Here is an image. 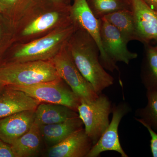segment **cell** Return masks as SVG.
Segmentation results:
<instances>
[{
    "label": "cell",
    "instance_id": "6da1fadb",
    "mask_svg": "<svg viewBox=\"0 0 157 157\" xmlns=\"http://www.w3.org/2000/svg\"><path fill=\"white\" fill-rule=\"evenodd\" d=\"M66 48L76 67L98 95L113 85L114 78L100 62L98 45L86 32L77 26L67 42Z\"/></svg>",
    "mask_w": 157,
    "mask_h": 157
},
{
    "label": "cell",
    "instance_id": "7a4b0ae2",
    "mask_svg": "<svg viewBox=\"0 0 157 157\" xmlns=\"http://www.w3.org/2000/svg\"><path fill=\"white\" fill-rule=\"evenodd\" d=\"M59 78L52 60L14 62L0 67V82L5 86H26Z\"/></svg>",
    "mask_w": 157,
    "mask_h": 157
},
{
    "label": "cell",
    "instance_id": "3957f363",
    "mask_svg": "<svg viewBox=\"0 0 157 157\" xmlns=\"http://www.w3.org/2000/svg\"><path fill=\"white\" fill-rule=\"evenodd\" d=\"M76 28L74 23L24 45L14 53L15 62L52 59L66 45Z\"/></svg>",
    "mask_w": 157,
    "mask_h": 157
},
{
    "label": "cell",
    "instance_id": "277c9868",
    "mask_svg": "<svg viewBox=\"0 0 157 157\" xmlns=\"http://www.w3.org/2000/svg\"><path fill=\"white\" fill-rule=\"evenodd\" d=\"M113 104L109 98L101 94L95 100H81L78 107L86 135L95 144L109 126Z\"/></svg>",
    "mask_w": 157,
    "mask_h": 157
},
{
    "label": "cell",
    "instance_id": "5b68a950",
    "mask_svg": "<svg viewBox=\"0 0 157 157\" xmlns=\"http://www.w3.org/2000/svg\"><path fill=\"white\" fill-rule=\"evenodd\" d=\"M60 78L53 81L40 82L26 86H6L24 92L40 103L61 104L78 112L80 98Z\"/></svg>",
    "mask_w": 157,
    "mask_h": 157
},
{
    "label": "cell",
    "instance_id": "8992f818",
    "mask_svg": "<svg viewBox=\"0 0 157 157\" xmlns=\"http://www.w3.org/2000/svg\"><path fill=\"white\" fill-rule=\"evenodd\" d=\"M59 77L81 100L92 101L98 97L93 86L76 67L66 45L52 60Z\"/></svg>",
    "mask_w": 157,
    "mask_h": 157
},
{
    "label": "cell",
    "instance_id": "52a82bcc",
    "mask_svg": "<svg viewBox=\"0 0 157 157\" xmlns=\"http://www.w3.org/2000/svg\"><path fill=\"white\" fill-rule=\"evenodd\" d=\"M99 19L103 48L113 71H119L117 62L128 65L131 60L137 58V53L128 50L127 47L128 42L115 27L104 17Z\"/></svg>",
    "mask_w": 157,
    "mask_h": 157
},
{
    "label": "cell",
    "instance_id": "ba28073f",
    "mask_svg": "<svg viewBox=\"0 0 157 157\" xmlns=\"http://www.w3.org/2000/svg\"><path fill=\"white\" fill-rule=\"evenodd\" d=\"M70 17L77 26L86 32L96 42L100 50V61L103 67L113 72L102 45L99 19L91 10L87 0H73L70 6Z\"/></svg>",
    "mask_w": 157,
    "mask_h": 157
},
{
    "label": "cell",
    "instance_id": "9c48e42d",
    "mask_svg": "<svg viewBox=\"0 0 157 157\" xmlns=\"http://www.w3.org/2000/svg\"><path fill=\"white\" fill-rule=\"evenodd\" d=\"M131 110L132 108L130 104L127 102H121L117 105L113 104L112 120L98 142L93 145L86 157H98L102 153L107 151L117 152L122 157H128L120 142L118 129L123 118Z\"/></svg>",
    "mask_w": 157,
    "mask_h": 157
},
{
    "label": "cell",
    "instance_id": "30bf717a",
    "mask_svg": "<svg viewBox=\"0 0 157 157\" xmlns=\"http://www.w3.org/2000/svg\"><path fill=\"white\" fill-rule=\"evenodd\" d=\"M138 41L147 44L157 42V12L144 0H130Z\"/></svg>",
    "mask_w": 157,
    "mask_h": 157
},
{
    "label": "cell",
    "instance_id": "8fae6325",
    "mask_svg": "<svg viewBox=\"0 0 157 157\" xmlns=\"http://www.w3.org/2000/svg\"><path fill=\"white\" fill-rule=\"evenodd\" d=\"M94 144L84 128L54 146L48 147L45 155L48 157H86Z\"/></svg>",
    "mask_w": 157,
    "mask_h": 157
},
{
    "label": "cell",
    "instance_id": "7c38bea8",
    "mask_svg": "<svg viewBox=\"0 0 157 157\" xmlns=\"http://www.w3.org/2000/svg\"><path fill=\"white\" fill-rule=\"evenodd\" d=\"M35 110L22 111L0 119V139L11 145L30 129Z\"/></svg>",
    "mask_w": 157,
    "mask_h": 157
},
{
    "label": "cell",
    "instance_id": "4fadbf2b",
    "mask_svg": "<svg viewBox=\"0 0 157 157\" xmlns=\"http://www.w3.org/2000/svg\"><path fill=\"white\" fill-rule=\"evenodd\" d=\"M40 103L22 91L5 86L0 92V119L22 111L36 110Z\"/></svg>",
    "mask_w": 157,
    "mask_h": 157
},
{
    "label": "cell",
    "instance_id": "5bb4252c",
    "mask_svg": "<svg viewBox=\"0 0 157 157\" xmlns=\"http://www.w3.org/2000/svg\"><path fill=\"white\" fill-rule=\"evenodd\" d=\"M83 122L79 116L58 123L39 126L42 139L48 147L56 145L72 135L83 128Z\"/></svg>",
    "mask_w": 157,
    "mask_h": 157
},
{
    "label": "cell",
    "instance_id": "9a60e30c",
    "mask_svg": "<svg viewBox=\"0 0 157 157\" xmlns=\"http://www.w3.org/2000/svg\"><path fill=\"white\" fill-rule=\"evenodd\" d=\"M78 116V112L61 104L41 103L35 110V123L39 126L62 122Z\"/></svg>",
    "mask_w": 157,
    "mask_h": 157
},
{
    "label": "cell",
    "instance_id": "2e32d148",
    "mask_svg": "<svg viewBox=\"0 0 157 157\" xmlns=\"http://www.w3.org/2000/svg\"><path fill=\"white\" fill-rule=\"evenodd\" d=\"M43 140L40 127L34 123L28 132L11 144L16 157H32L38 156L42 150Z\"/></svg>",
    "mask_w": 157,
    "mask_h": 157
},
{
    "label": "cell",
    "instance_id": "e0dca14e",
    "mask_svg": "<svg viewBox=\"0 0 157 157\" xmlns=\"http://www.w3.org/2000/svg\"><path fill=\"white\" fill-rule=\"evenodd\" d=\"M104 17L118 30L127 42L138 41L132 10H119Z\"/></svg>",
    "mask_w": 157,
    "mask_h": 157
},
{
    "label": "cell",
    "instance_id": "ac0fdd59",
    "mask_svg": "<svg viewBox=\"0 0 157 157\" xmlns=\"http://www.w3.org/2000/svg\"><path fill=\"white\" fill-rule=\"evenodd\" d=\"M147 104L135 112V120L157 132V85L146 88Z\"/></svg>",
    "mask_w": 157,
    "mask_h": 157
},
{
    "label": "cell",
    "instance_id": "d6986e66",
    "mask_svg": "<svg viewBox=\"0 0 157 157\" xmlns=\"http://www.w3.org/2000/svg\"><path fill=\"white\" fill-rule=\"evenodd\" d=\"M91 10L98 19L121 10H132L130 0H87Z\"/></svg>",
    "mask_w": 157,
    "mask_h": 157
},
{
    "label": "cell",
    "instance_id": "ffe728a7",
    "mask_svg": "<svg viewBox=\"0 0 157 157\" xmlns=\"http://www.w3.org/2000/svg\"><path fill=\"white\" fill-rule=\"evenodd\" d=\"M141 78L145 88L157 85V45L147 47L141 68Z\"/></svg>",
    "mask_w": 157,
    "mask_h": 157
},
{
    "label": "cell",
    "instance_id": "44dd1931",
    "mask_svg": "<svg viewBox=\"0 0 157 157\" xmlns=\"http://www.w3.org/2000/svg\"><path fill=\"white\" fill-rule=\"evenodd\" d=\"M60 13L57 11H50L40 15L26 26L22 32L25 36L42 33L49 29L58 22Z\"/></svg>",
    "mask_w": 157,
    "mask_h": 157
},
{
    "label": "cell",
    "instance_id": "7402d4cb",
    "mask_svg": "<svg viewBox=\"0 0 157 157\" xmlns=\"http://www.w3.org/2000/svg\"><path fill=\"white\" fill-rule=\"evenodd\" d=\"M37 0H0V11L12 9H24L32 6Z\"/></svg>",
    "mask_w": 157,
    "mask_h": 157
},
{
    "label": "cell",
    "instance_id": "603a6c76",
    "mask_svg": "<svg viewBox=\"0 0 157 157\" xmlns=\"http://www.w3.org/2000/svg\"><path fill=\"white\" fill-rule=\"evenodd\" d=\"M148 131L151 137L150 147L152 156L157 157V133L147 125L141 124Z\"/></svg>",
    "mask_w": 157,
    "mask_h": 157
},
{
    "label": "cell",
    "instance_id": "cb8c5ba5",
    "mask_svg": "<svg viewBox=\"0 0 157 157\" xmlns=\"http://www.w3.org/2000/svg\"><path fill=\"white\" fill-rule=\"evenodd\" d=\"M0 157H16L11 145L0 139Z\"/></svg>",
    "mask_w": 157,
    "mask_h": 157
},
{
    "label": "cell",
    "instance_id": "d4e9b609",
    "mask_svg": "<svg viewBox=\"0 0 157 157\" xmlns=\"http://www.w3.org/2000/svg\"><path fill=\"white\" fill-rule=\"evenodd\" d=\"M41 2L51 3L56 6H66L67 4L71 0H38Z\"/></svg>",
    "mask_w": 157,
    "mask_h": 157
},
{
    "label": "cell",
    "instance_id": "484cf974",
    "mask_svg": "<svg viewBox=\"0 0 157 157\" xmlns=\"http://www.w3.org/2000/svg\"><path fill=\"white\" fill-rule=\"evenodd\" d=\"M151 9L157 12V0H144Z\"/></svg>",
    "mask_w": 157,
    "mask_h": 157
},
{
    "label": "cell",
    "instance_id": "4316f807",
    "mask_svg": "<svg viewBox=\"0 0 157 157\" xmlns=\"http://www.w3.org/2000/svg\"><path fill=\"white\" fill-rule=\"evenodd\" d=\"M5 86L0 82V92L5 87Z\"/></svg>",
    "mask_w": 157,
    "mask_h": 157
}]
</instances>
